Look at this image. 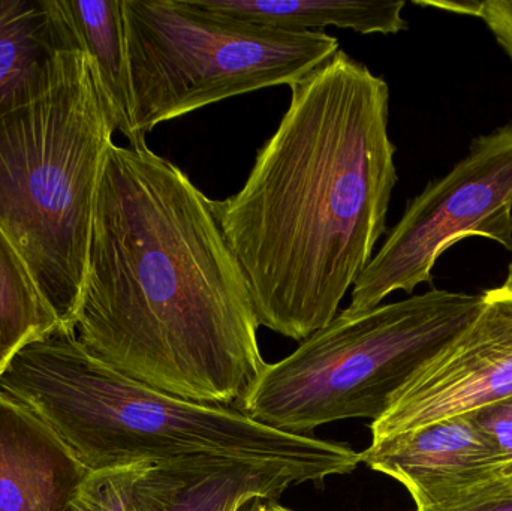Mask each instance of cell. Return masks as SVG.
<instances>
[{
	"instance_id": "6da1fadb",
	"label": "cell",
	"mask_w": 512,
	"mask_h": 511,
	"mask_svg": "<svg viewBox=\"0 0 512 511\" xmlns=\"http://www.w3.org/2000/svg\"><path fill=\"white\" fill-rule=\"evenodd\" d=\"M248 281L207 198L149 146L113 144L75 336L144 386L239 407L268 363Z\"/></svg>"
},
{
	"instance_id": "7a4b0ae2",
	"label": "cell",
	"mask_w": 512,
	"mask_h": 511,
	"mask_svg": "<svg viewBox=\"0 0 512 511\" xmlns=\"http://www.w3.org/2000/svg\"><path fill=\"white\" fill-rule=\"evenodd\" d=\"M388 120L387 81L339 50L292 84L243 188L212 200L259 326L304 341L372 261L399 179Z\"/></svg>"
},
{
	"instance_id": "3957f363",
	"label": "cell",
	"mask_w": 512,
	"mask_h": 511,
	"mask_svg": "<svg viewBox=\"0 0 512 511\" xmlns=\"http://www.w3.org/2000/svg\"><path fill=\"white\" fill-rule=\"evenodd\" d=\"M0 389L33 411L90 473L221 459L280 465L322 483L361 464L348 444L274 431L237 407L144 386L62 332L21 348L0 375Z\"/></svg>"
},
{
	"instance_id": "277c9868",
	"label": "cell",
	"mask_w": 512,
	"mask_h": 511,
	"mask_svg": "<svg viewBox=\"0 0 512 511\" xmlns=\"http://www.w3.org/2000/svg\"><path fill=\"white\" fill-rule=\"evenodd\" d=\"M84 51L42 98L0 117V230L75 335L96 194L116 132Z\"/></svg>"
},
{
	"instance_id": "5b68a950",
	"label": "cell",
	"mask_w": 512,
	"mask_h": 511,
	"mask_svg": "<svg viewBox=\"0 0 512 511\" xmlns=\"http://www.w3.org/2000/svg\"><path fill=\"white\" fill-rule=\"evenodd\" d=\"M483 294L426 291L367 311L348 308L267 365L239 405L255 422L312 437L346 419L378 420L483 306Z\"/></svg>"
},
{
	"instance_id": "8992f818",
	"label": "cell",
	"mask_w": 512,
	"mask_h": 511,
	"mask_svg": "<svg viewBox=\"0 0 512 511\" xmlns=\"http://www.w3.org/2000/svg\"><path fill=\"white\" fill-rule=\"evenodd\" d=\"M123 14L138 147L161 123L256 90L291 87L340 50L324 30L237 20L194 0H123Z\"/></svg>"
},
{
	"instance_id": "52a82bcc",
	"label": "cell",
	"mask_w": 512,
	"mask_h": 511,
	"mask_svg": "<svg viewBox=\"0 0 512 511\" xmlns=\"http://www.w3.org/2000/svg\"><path fill=\"white\" fill-rule=\"evenodd\" d=\"M466 237L512 252V122L472 141L465 158L409 201L352 287L349 311L382 305L396 291L432 282L438 258Z\"/></svg>"
},
{
	"instance_id": "ba28073f",
	"label": "cell",
	"mask_w": 512,
	"mask_h": 511,
	"mask_svg": "<svg viewBox=\"0 0 512 511\" xmlns=\"http://www.w3.org/2000/svg\"><path fill=\"white\" fill-rule=\"evenodd\" d=\"M483 297L475 320L370 423L372 441L512 396V285Z\"/></svg>"
},
{
	"instance_id": "9c48e42d",
	"label": "cell",
	"mask_w": 512,
	"mask_h": 511,
	"mask_svg": "<svg viewBox=\"0 0 512 511\" xmlns=\"http://www.w3.org/2000/svg\"><path fill=\"white\" fill-rule=\"evenodd\" d=\"M360 462L405 486L417 507L471 500L512 480L468 414L372 441Z\"/></svg>"
},
{
	"instance_id": "30bf717a",
	"label": "cell",
	"mask_w": 512,
	"mask_h": 511,
	"mask_svg": "<svg viewBox=\"0 0 512 511\" xmlns=\"http://www.w3.org/2000/svg\"><path fill=\"white\" fill-rule=\"evenodd\" d=\"M89 474L33 411L0 389V511H68Z\"/></svg>"
},
{
	"instance_id": "8fae6325",
	"label": "cell",
	"mask_w": 512,
	"mask_h": 511,
	"mask_svg": "<svg viewBox=\"0 0 512 511\" xmlns=\"http://www.w3.org/2000/svg\"><path fill=\"white\" fill-rule=\"evenodd\" d=\"M81 51L62 0H0V117L50 92Z\"/></svg>"
},
{
	"instance_id": "7c38bea8",
	"label": "cell",
	"mask_w": 512,
	"mask_h": 511,
	"mask_svg": "<svg viewBox=\"0 0 512 511\" xmlns=\"http://www.w3.org/2000/svg\"><path fill=\"white\" fill-rule=\"evenodd\" d=\"M303 483L300 474L273 464L201 459L152 465L135 482L129 511H243Z\"/></svg>"
},
{
	"instance_id": "4fadbf2b",
	"label": "cell",
	"mask_w": 512,
	"mask_h": 511,
	"mask_svg": "<svg viewBox=\"0 0 512 511\" xmlns=\"http://www.w3.org/2000/svg\"><path fill=\"white\" fill-rule=\"evenodd\" d=\"M204 11L288 30L351 29L361 35H394L408 29L406 3L364 0H194Z\"/></svg>"
},
{
	"instance_id": "5bb4252c",
	"label": "cell",
	"mask_w": 512,
	"mask_h": 511,
	"mask_svg": "<svg viewBox=\"0 0 512 511\" xmlns=\"http://www.w3.org/2000/svg\"><path fill=\"white\" fill-rule=\"evenodd\" d=\"M62 5L92 62L114 126L129 146L138 147L123 0H62Z\"/></svg>"
},
{
	"instance_id": "9a60e30c",
	"label": "cell",
	"mask_w": 512,
	"mask_h": 511,
	"mask_svg": "<svg viewBox=\"0 0 512 511\" xmlns=\"http://www.w3.org/2000/svg\"><path fill=\"white\" fill-rule=\"evenodd\" d=\"M59 332L29 267L0 230V375L21 348Z\"/></svg>"
},
{
	"instance_id": "2e32d148",
	"label": "cell",
	"mask_w": 512,
	"mask_h": 511,
	"mask_svg": "<svg viewBox=\"0 0 512 511\" xmlns=\"http://www.w3.org/2000/svg\"><path fill=\"white\" fill-rule=\"evenodd\" d=\"M149 467L152 465H132L90 473L68 511H129L135 482Z\"/></svg>"
},
{
	"instance_id": "e0dca14e",
	"label": "cell",
	"mask_w": 512,
	"mask_h": 511,
	"mask_svg": "<svg viewBox=\"0 0 512 511\" xmlns=\"http://www.w3.org/2000/svg\"><path fill=\"white\" fill-rule=\"evenodd\" d=\"M492 449L505 476L512 477V396L468 414Z\"/></svg>"
},
{
	"instance_id": "ac0fdd59",
	"label": "cell",
	"mask_w": 512,
	"mask_h": 511,
	"mask_svg": "<svg viewBox=\"0 0 512 511\" xmlns=\"http://www.w3.org/2000/svg\"><path fill=\"white\" fill-rule=\"evenodd\" d=\"M472 17L481 18L512 62V0L475 2Z\"/></svg>"
},
{
	"instance_id": "d6986e66",
	"label": "cell",
	"mask_w": 512,
	"mask_h": 511,
	"mask_svg": "<svg viewBox=\"0 0 512 511\" xmlns=\"http://www.w3.org/2000/svg\"><path fill=\"white\" fill-rule=\"evenodd\" d=\"M417 511H512V480L471 500L417 507Z\"/></svg>"
},
{
	"instance_id": "ffe728a7",
	"label": "cell",
	"mask_w": 512,
	"mask_h": 511,
	"mask_svg": "<svg viewBox=\"0 0 512 511\" xmlns=\"http://www.w3.org/2000/svg\"><path fill=\"white\" fill-rule=\"evenodd\" d=\"M243 511H292L286 507L280 506L274 500H258L255 503L249 504Z\"/></svg>"
},
{
	"instance_id": "44dd1931",
	"label": "cell",
	"mask_w": 512,
	"mask_h": 511,
	"mask_svg": "<svg viewBox=\"0 0 512 511\" xmlns=\"http://www.w3.org/2000/svg\"><path fill=\"white\" fill-rule=\"evenodd\" d=\"M507 284H510L512 285V261H511V264H510V269H508V276H507Z\"/></svg>"
}]
</instances>
